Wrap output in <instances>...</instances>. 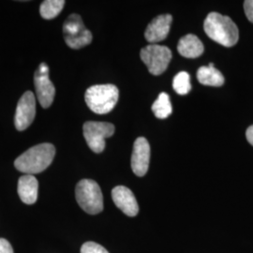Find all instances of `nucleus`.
I'll return each mask as SVG.
<instances>
[{
  "instance_id": "f257e3e1",
  "label": "nucleus",
  "mask_w": 253,
  "mask_h": 253,
  "mask_svg": "<svg viewBox=\"0 0 253 253\" xmlns=\"http://www.w3.org/2000/svg\"><path fill=\"white\" fill-rule=\"evenodd\" d=\"M55 148L51 144H41L29 148L14 162L15 168L26 174L43 172L53 162Z\"/></svg>"
},
{
  "instance_id": "f03ea898",
  "label": "nucleus",
  "mask_w": 253,
  "mask_h": 253,
  "mask_svg": "<svg viewBox=\"0 0 253 253\" xmlns=\"http://www.w3.org/2000/svg\"><path fill=\"white\" fill-rule=\"evenodd\" d=\"M204 29L211 40L225 47L235 46L239 39V31L234 21L217 12L208 14Z\"/></svg>"
},
{
  "instance_id": "7ed1b4c3",
  "label": "nucleus",
  "mask_w": 253,
  "mask_h": 253,
  "mask_svg": "<svg viewBox=\"0 0 253 253\" xmlns=\"http://www.w3.org/2000/svg\"><path fill=\"white\" fill-rule=\"evenodd\" d=\"M119 91L114 84H96L85 91L84 100L92 112L105 115L118 103Z\"/></svg>"
},
{
  "instance_id": "20e7f679",
  "label": "nucleus",
  "mask_w": 253,
  "mask_h": 253,
  "mask_svg": "<svg viewBox=\"0 0 253 253\" xmlns=\"http://www.w3.org/2000/svg\"><path fill=\"white\" fill-rule=\"evenodd\" d=\"M75 196L80 208L90 215L103 210V196L99 184L91 179H83L75 189Z\"/></svg>"
},
{
  "instance_id": "39448f33",
  "label": "nucleus",
  "mask_w": 253,
  "mask_h": 253,
  "mask_svg": "<svg viewBox=\"0 0 253 253\" xmlns=\"http://www.w3.org/2000/svg\"><path fill=\"white\" fill-rule=\"evenodd\" d=\"M63 34L66 44L72 49H81L92 42V33L84 27L79 14H71L64 22Z\"/></svg>"
},
{
  "instance_id": "423d86ee",
  "label": "nucleus",
  "mask_w": 253,
  "mask_h": 253,
  "mask_svg": "<svg viewBox=\"0 0 253 253\" xmlns=\"http://www.w3.org/2000/svg\"><path fill=\"white\" fill-rule=\"evenodd\" d=\"M141 59L153 75L164 73L172 59V52L166 46L150 44L141 50Z\"/></svg>"
},
{
  "instance_id": "0eeeda50",
  "label": "nucleus",
  "mask_w": 253,
  "mask_h": 253,
  "mask_svg": "<svg viewBox=\"0 0 253 253\" xmlns=\"http://www.w3.org/2000/svg\"><path fill=\"white\" fill-rule=\"evenodd\" d=\"M84 136L91 150L101 153L105 148V139L115 133V126L108 122L87 121L83 126Z\"/></svg>"
},
{
  "instance_id": "6e6552de",
  "label": "nucleus",
  "mask_w": 253,
  "mask_h": 253,
  "mask_svg": "<svg viewBox=\"0 0 253 253\" xmlns=\"http://www.w3.org/2000/svg\"><path fill=\"white\" fill-rule=\"evenodd\" d=\"M34 83L39 102L42 107L49 108L54 101L55 88L49 78V67L46 63L39 66L34 76Z\"/></svg>"
},
{
  "instance_id": "1a4fd4ad",
  "label": "nucleus",
  "mask_w": 253,
  "mask_h": 253,
  "mask_svg": "<svg viewBox=\"0 0 253 253\" xmlns=\"http://www.w3.org/2000/svg\"><path fill=\"white\" fill-rule=\"evenodd\" d=\"M36 116V99L31 91L26 92L19 100L14 123L16 128L23 131L30 126Z\"/></svg>"
},
{
  "instance_id": "9d476101",
  "label": "nucleus",
  "mask_w": 253,
  "mask_h": 253,
  "mask_svg": "<svg viewBox=\"0 0 253 253\" xmlns=\"http://www.w3.org/2000/svg\"><path fill=\"white\" fill-rule=\"evenodd\" d=\"M150 162V145L145 137L137 138L131 155V169L137 176H144Z\"/></svg>"
},
{
  "instance_id": "9b49d317",
  "label": "nucleus",
  "mask_w": 253,
  "mask_h": 253,
  "mask_svg": "<svg viewBox=\"0 0 253 253\" xmlns=\"http://www.w3.org/2000/svg\"><path fill=\"white\" fill-rule=\"evenodd\" d=\"M112 198L115 205L125 215L128 217H135L139 212V207L134 194L128 188L118 186L112 190Z\"/></svg>"
},
{
  "instance_id": "f8f14e48",
  "label": "nucleus",
  "mask_w": 253,
  "mask_h": 253,
  "mask_svg": "<svg viewBox=\"0 0 253 253\" xmlns=\"http://www.w3.org/2000/svg\"><path fill=\"white\" fill-rule=\"evenodd\" d=\"M172 22V16L171 14L157 16L146 27L145 40L151 44H157L159 42L165 40L170 32Z\"/></svg>"
},
{
  "instance_id": "ddd939ff",
  "label": "nucleus",
  "mask_w": 253,
  "mask_h": 253,
  "mask_svg": "<svg viewBox=\"0 0 253 253\" xmlns=\"http://www.w3.org/2000/svg\"><path fill=\"white\" fill-rule=\"evenodd\" d=\"M39 182L32 174H25L19 178L18 194L20 199L27 205H33L38 199Z\"/></svg>"
},
{
  "instance_id": "4468645a",
  "label": "nucleus",
  "mask_w": 253,
  "mask_h": 253,
  "mask_svg": "<svg viewBox=\"0 0 253 253\" xmlns=\"http://www.w3.org/2000/svg\"><path fill=\"white\" fill-rule=\"evenodd\" d=\"M177 51L184 57L196 58L204 54L205 47L198 37L188 34L181 38L177 45Z\"/></svg>"
},
{
  "instance_id": "2eb2a0df",
  "label": "nucleus",
  "mask_w": 253,
  "mask_h": 253,
  "mask_svg": "<svg viewBox=\"0 0 253 253\" xmlns=\"http://www.w3.org/2000/svg\"><path fill=\"white\" fill-rule=\"evenodd\" d=\"M198 81L205 85L221 86L224 84V77L219 71L210 63L208 67H201L197 72Z\"/></svg>"
},
{
  "instance_id": "dca6fc26",
  "label": "nucleus",
  "mask_w": 253,
  "mask_h": 253,
  "mask_svg": "<svg viewBox=\"0 0 253 253\" xmlns=\"http://www.w3.org/2000/svg\"><path fill=\"white\" fill-rule=\"evenodd\" d=\"M151 109L156 118L159 119H165L168 118L172 112V104L169 95L165 92L161 93L158 99L154 102Z\"/></svg>"
},
{
  "instance_id": "f3484780",
  "label": "nucleus",
  "mask_w": 253,
  "mask_h": 253,
  "mask_svg": "<svg viewBox=\"0 0 253 253\" xmlns=\"http://www.w3.org/2000/svg\"><path fill=\"white\" fill-rule=\"evenodd\" d=\"M64 5V0H45L40 7L41 15L46 20L55 18L63 9Z\"/></svg>"
},
{
  "instance_id": "a211bd4d",
  "label": "nucleus",
  "mask_w": 253,
  "mask_h": 253,
  "mask_svg": "<svg viewBox=\"0 0 253 253\" xmlns=\"http://www.w3.org/2000/svg\"><path fill=\"white\" fill-rule=\"evenodd\" d=\"M172 87L179 95H186L191 89L190 74L186 72L177 73L172 81Z\"/></svg>"
},
{
  "instance_id": "6ab92c4d",
  "label": "nucleus",
  "mask_w": 253,
  "mask_h": 253,
  "mask_svg": "<svg viewBox=\"0 0 253 253\" xmlns=\"http://www.w3.org/2000/svg\"><path fill=\"white\" fill-rule=\"evenodd\" d=\"M81 253H109L102 246L95 242H86L82 246Z\"/></svg>"
},
{
  "instance_id": "aec40b11",
  "label": "nucleus",
  "mask_w": 253,
  "mask_h": 253,
  "mask_svg": "<svg viewBox=\"0 0 253 253\" xmlns=\"http://www.w3.org/2000/svg\"><path fill=\"white\" fill-rule=\"evenodd\" d=\"M244 10L247 18L253 24V0H246L244 2Z\"/></svg>"
},
{
  "instance_id": "412c9836",
  "label": "nucleus",
  "mask_w": 253,
  "mask_h": 253,
  "mask_svg": "<svg viewBox=\"0 0 253 253\" xmlns=\"http://www.w3.org/2000/svg\"><path fill=\"white\" fill-rule=\"evenodd\" d=\"M0 253H14L10 243L4 238H0Z\"/></svg>"
},
{
  "instance_id": "4be33fe9",
  "label": "nucleus",
  "mask_w": 253,
  "mask_h": 253,
  "mask_svg": "<svg viewBox=\"0 0 253 253\" xmlns=\"http://www.w3.org/2000/svg\"><path fill=\"white\" fill-rule=\"evenodd\" d=\"M246 137H247L248 142L253 146V125L248 127V129L246 131Z\"/></svg>"
}]
</instances>
